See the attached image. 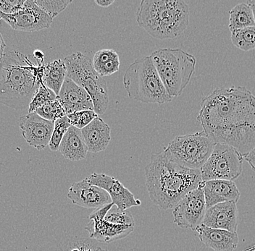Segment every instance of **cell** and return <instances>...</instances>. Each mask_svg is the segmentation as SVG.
Instances as JSON below:
<instances>
[{"mask_svg":"<svg viewBox=\"0 0 255 251\" xmlns=\"http://www.w3.org/2000/svg\"><path fill=\"white\" fill-rule=\"evenodd\" d=\"M55 122L40 117L39 114L28 113L19 118L22 136L29 146L42 151L49 145Z\"/></svg>","mask_w":255,"mask_h":251,"instance_id":"12","label":"cell"},{"mask_svg":"<svg viewBox=\"0 0 255 251\" xmlns=\"http://www.w3.org/2000/svg\"><path fill=\"white\" fill-rule=\"evenodd\" d=\"M66 65V78L87 92L92 98L94 110L98 115L106 112L109 104V93L106 81L97 73L92 60L81 52L72 54L64 59Z\"/></svg>","mask_w":255,"mask_h":251,"instance_id":"7","label":"cell"},{"mask_svg":"<svg viewBox=\"0 0 255 251\" xmlns=\"http://www.w3.org/2000/svg\"><path fill=\"white\" fill-rule=\"evenodd\" d=\"M150 57L168 94L179 96L195 71V57L181 49L167 48L155 51Z\"/></svg>","mask_w":255,"mask_h":251,"instance_id":"6","label":"cell"},{"mask_svg":"<svg viewBox=\"0 0 255 251\" xmlns=\"http://www.w3.org/2000/svg\"><path fill=\"white\" fill-rule=\"evenodd\" d=\"M57 98L55 93L41 83L28 106V113H34L40 107L47 103L55 101Z\"/></svg>","mask_w":255,"mask_h":251,"instance_id":"25","label":"cell"},{"mask_svg":"<svg viewBox=\"0 0 255 251\" xmlns=\"http://www.w3.org/2000/svg\"><path fill=\"white\" fill-rule=\"evenodd\" d=\"M36 5L54 19L67 8L72 0H34Z\"/></svg>","mask_w":255,"mask_h":251,"instance_id":"28","label":"cell"},{"mask_svg":"<svg viewBox=\"0 0 255 251\" xmlns=\"http://www.w3.org/2000/svg\"><path fill=\"white\" fill-rule=\"evenodd\" d=\"M67 117L71 126L81 130L99 117V115L96 113L95 110H83L68 114Z\"/></svg>","mask_w":255,"mask_h":251,"instance_id":"29","label":"cell"},{"mask_svg":"<svg viewBox=\"0 0 255 251\" xmlns=\"http://www.w3.org/2000/svg\"><path fill=\"white\" fill-rule=\"evenodd\" d=\"M237 203L229 201L218 203L207 209L202 225L213 229L237 233L239 211Z\"/></svg>","mask_w":255,"mask_h":251,"instance_id":"15","label":"cell"},{"mask_svg":"<svg viewBox=\"0 0 255 251\" xmlns=\"http://www.w3.org/2000/svg\"><path fill=\"white\" fill-rule=\"evenodd\" d=\"M36 113L42 118L54 122L66 116L65 109L57 98L55 101L47 103L45 105L40 107L36 111Z\"/></svg>","mask_w":255,"mask_h":251,"instance_id":"27","label":"cell"},{"mask_svg":"<svg viewBox=\"0 0 255 251\" xmlns=\"http://www.w3.org/2000/svg\"><path fill=\"white\" fill-rule=\"evenodd\" d=\"M231 40L237 48L245 52L255 49V26L231 31Z\"/></svg>","mask_w":255,"mask_h":251,"instance_id":"24","label":"cell"},{"mask_svg":"<svg viewBox=\"0 0 255 251\" xmlns=\"http://www.w3.org/2000/svg\"><path fill=\"white\" fill-rule=\"evenodd\" d=\"M229 29H243L247 27L255 26L253 9L247 3H240L229 11Z\"/></svg>","mask_w":255,"mask_h":251,"instance_id":"23","label":"cell"},{"mask_svg":"<svg viewBox=\"0 0 255 251\" xmlns=\"http://www.w3.org/2000/svg\"><path fill=\"white\" fill-rule=\"evenodd\" d=\"M215 144L202 130L177 136L163 151L170 160L183 167L200 169L211 155Z\"/></svg>","mask_w":255,"mask_h":251,"instance_id":"8","label":"cell"},{"mask_svg":"<svg viewBox=\"0 0 255 251\" xmlns=\"http://www.w3.org/2000/svg\"><path fill=\"white\" fill-rule=\"evenodd\" d=\"M25 0H0V12L13 15L23 8Z\"/></svg>","mask_w":255,"mask_h":251,"instance_id":"32","label":"cell"},{"mask_svg":"<svg viewBox=\"0 0 255 251\" xmlns=\"http://www.w3.org/2000/svg\"><path fill=\"white\" fill-rule=\"evenodd\" d=\"M86 179L92 185L105 190L111 197L112 203L121 211L141 204V201L135 199L134 195L115 177L104 173H93Z\"/></svg>","mask_w":255,"mask_h":251,"instance_id":"13","label":"cell"},{"mask_svg":"<svg viewBox=\"0 0 255 251\" xmlns=\"http://www.w3.org/2000/svg\"><path fill=\"white\" fill-rule=\"evenodd\" d=\"M145 177L151 201L165 211L173 209L203 182L199 169L183 167L170 160L164 151L151 156L145 167Z\"/></svg>","mask_w":255,"mask_h":251,"instance_id":"2","label":"cell"},{"mask_svg":"<svg viewBox=\"0 0 255 251\" xmlns=\"http://www.w3.org/2000/svg\"><path fill=\"white\" fill-rule=\"evenodd\" d=\"M5 42H4V39H3L2 36H1V33H0V63H1L3 57L4 56V54H5Z\"/></svg>","mask_w":255,"mask_h":251,"instance_id":"36","label":"cell"},{"mask_svg":"<svg viewBox=\"0 0 255 251\" xmlns=\"http://www.w3.org/2000/svg\"><path fill=\"white\" fill-rule=\"evenodd\" d=\"M197 120L215 144L245 157L255 147V96L244 86L217 88L201 101Z\"/></svg>","mask_w":255,"mask_h":251,"instance_id":"1","label":"cell"},{"mask_svg":"<svg viewBox=\"0 0 255 251\" xmlns=\"http://www.w3.org/2000/svg\"><path fill=\"white\" fill-rule=\"evenodd\" d=\"M0 18L14 30L24 32L49 28L53 22V19L36 5L34 0H25L23 8L13 15H4L0 12Z\"/></svg>","mask_w":255,"mask_h":251,"instance_id":"11","label":"cell"},{"mask_svg":"<svg viewBox=\"0 0 255 251\" xmlns=\"http://www.w3.org/2000/svg\"><path fill=\"white\" fill-rule=\"evenodd\" d=\"M118 58H119V54L113 49H101L97 51L94 55L93 61H92L94 68L95 70L97 69L99 67Z\"/></svg>","mask_w":255,"mask_h":251,"instance_id":"31","label":"cell"},{"mask_svg":"<svg viewBox=\"0 0 255 251\" xmlns=\"http://www.w3.org/2000/svg\"><path fill=\"white\" fill-rule=\"evenodd\" d=\"M71 126V123H70L69 120H68L67 116L56 120L55 125H54L52 137H51L49 145H48L51 151L57 152L59 150L60 143H61L65 133Z\"/></svg>","mask_w":255,"mask_h":251,"instance_id":"26","label":"cell"},{"mask_svg":"<svg viewBox=\"0 0 255 251\" xmlns=\"http://www.w3.org/2000/svg\"><path fill=\"white\" fill-rule=\"evenodd\" d=\"M58 151L70 161H81L86 159L88 149L81 130L70 127L60 143Z\"/></svg>","mask_w":255,"mask_h":251,"instance_id":"21","label":"cell"},{"mask_svg":"<svg viewBox=\"0 0 255 251\" xmlns=\"http://www.w3.org/2000/svg\"><path fill=\"white\" fill-rule=\"evenodd\" d=\"M203 182L213 179L234 181L243 170V157L226 144H215L211 155L200 168Z\"/></svg>","mask_w":255,"mask_h":251,"instance_id":"9","label":"cell"},{"mask_svg":"<svg viewBox=\"0 0 255 251\" xmlns=\"http://www.w3.org/2000/svg\"><path fill=\"white\" fill-rule=\"evenodd\" d=\"M207 209L218 203L238 202L241 193L234 181L213 179L203 182Z\"/></svg>","mask_w":255,"mask_h":251,"instance_id":"17","label":"cell"},{"mask_svg":"<svg viewBox=\"0 0 255 251\" xmlns=\"http://www.w3.org/2000/svg\"><path fill=\"white\" fill-rule=\"evenodd\" d=\"M36 66L28 57L8 50L0 63V103L15 110L27 109L42 82L44 60Z\"/></svg>","mask_w":255,"mask_h":251,"instance_id":"3","label":"cell"},{"mask_svg":"<svg viewBox=\"0 0 255 251\" xmlns=\"http://www.w3.org/2000/svg\"><path fill=\"white\" fill-rule=\"evenodd\" d=\"M114 206V204L113 203H109V204L105 205V206H102V207L96 209L93 212L91 213L89 215V218L90 220L92 219H105L106 217L108 211L111 210L112 208Z\"/></svg>","mask_w":255,"mask_h":251,"instance_id":"33","label":"cell"},{"mask_svg":"<svg viewBox=\"0 0 255 251\" xmlns=\"http://www.w3.org/2000/svg\"><path fill=\"white\" fill-rule=\"evenodd\" d=\"M137 23L155 39L181 36L189 22V5L182 0H142L135 13Z\"/></svg>","mask_w":255,"mask_h":251,"instance_id":"4","label":"cell"},{"mask_svg":"<svg viewBox=\"0 0 255 251\" xmlns=\"http://www.w3.org/2000/svg\"><path fill=\"white\" fill-rule=\"evenodd\" d=\"M247 4H248V5H250V7L253 9L255 23V0H250V1H247Z\"/></svg>","mask_w":255,"mask_h":251,"instance_id":"39","label":"cell"},{"mask_svg":"<svg viewBox=\"0 0 255 251\" xmlns=\"http://www.w3.org/2000/svg\"><path fill=\"white\" fill-rule=\"evenodd\" d=\"M67 196L73 204L86 209H98L112 203L105 190L89 183L87 179L72 184Z\"/></svg>","mask_w":255,"mask_h":251,"instance_id":"14","label":"cell"},{"mask_svg":"<svg viewBox=\"0 0 255 251\" xmlns=\"http://www.w3.org/2000/svg\"><path fill=\"white\" fill-rule=\"evenodd\" d=\"M107 222L115 225H131L135 227L134 219L130 212L121 211L116 208H112L105 218Z\"/></svg>","mask_w":255,"mask_h":251,"instance_id":"30","label":"cell"},{"mask_svg":"<svg viewBox=\"0 0 255 251\" xmlns=\"http://www.w3.org/2000/svg\"><path fill=\"white\" fill-rule=\"evenodd\" d=\"M109 251L105 250V249H100V251Z\"/></svg>","mask_w":255,"mask_h":251,"instance_id":"40","label":"cell"},{"mask_svg":"<svg viewBox=\"0 0 255 251\" xmlns=\"http://www.w3.org/2000/svg\"><path fill=\"white\" fill-rule=\"evenodd\" d=\"M88 152L99 153L108 148L111 141V129L103 119L97 117L81 129Z\"/></svg>","mask_w":255,"mask_h":251,"instance_id":"20","label":"cell"},{"mask_svg":"<svg viewBox=\"0 0 255 251\" xmlns=\"http://www.w3.org/2000/svg\"><path fill=\"white\" fill-rule=\"evenodd\" d=\"M124 85L129 97L140 102L162 104L173 99L165 89L150 56L137 59L128 68Z\"/></svg>","mask_w":255,"mask_h":251,"instance_id":"5","label":"cell"},{"mask_svg":"<svg viewBox=\"0 0 255 251\" xmlns=\"http://www.w3.org/2000/svg\"><path fill=\"white\" fill-rule=\"evenodd\" d=\"M33 56L37 61H42V60H44V54L41 50L37 49V50H35L33 52Z\"/></svg>","mask_w":255,"mask_h":251,"instance_id":"38","label":"cell"},{"mask_svg":"<svg viewBox=\"0 0 255 251\" xmlns=\"http://www.w3.org/2000/svg\"><path fill=\"white\" fill-rule=\"evenodd\" d=\"M67 68L62 60H55L48 63L44 68L42 82L46 87L52 90L58 96L64 81L66 79Z\"/></svg>","mask_w":255,"mask_h":251,"instance_id":"22","label":"cell"},{"mask_svg":"<svg viewBox=\"0 0 255 251\" xmlns=\"http://www.w3.org/2000/svg\"><path fill=\"white\" fill-rule=\"evenodd\" d=\"M66 116L83 110H94L92 98L84 88L66 78L57 96Z\"/></svg>","mask_w":255,"mask_h":251,"instance_id":"16","label":"cell"},{"mask_svg":"<svg viewBox=\"0 0 255 251\" xmlns=\"http://www.w3.org/2000/svg\"><path fill=\"white\" fill-rule=\"evenodd\" d=\"M100 249L101 248L95 247V246H92V245L83 243L75 246L70 251H99Z\"/></svg>","mask_w":255,"mask_h":251,"instance_id":"34","label":"cell"},{"mask_svg":"<svg viewBox=\"0 0 255 251\" xmlns=\"http://www.w3.org/2000/svg\"><path fill=\"white\" fill-rule=\"evenodd\" d=\"M195 231L199 239L205 246L215 251H234L238 247L237 233L213 229L204 225H199Z\"/></svg>","mask_w":255,"mask_h":251,"instance_id":"18","label":"cell"},{"mask_svg":"<svg viewBox=\"0 0 255 251\" xmlns=\"http://www.w3.org/2000/svg\"><path fill=\"white\" fill-rule=\"evenodd\" d=\"M92 239L102 243H110L126 238L134 230L131 225H115L105 219H92L86 227Z\"/></svg>","mask_w":255,"mask_h":251,"instance_id":"19","label":"cell"},{"mask_svg":"<svg viewBox=\"0 0 255 251\" xmlns=\"http://www.w3.org/2000/svg\"><path fill=\"white\" fill-rule=\"evenodd\" d=\"M95 2L101 7H108L115 2L114 0H95Z\"/></svg>","mask_w":255,"mask_h":251,"instance_id":"37","label":"cell"},{"mask_svg":"<svg viewBox=\"0 0 255 251\" xmlns=\"http://www.w3.org/2000/svg\"><path fill=\"white\" fill-rule=\"evenodd\" d=\"M245 160L248 162L249 165L251 167L252 169L255 172V147L250 153L244 157Z\"/></svg>","mask_w":255,"mask_h":251,"instance_id":"35","label":"cell"},{"mask_svg":"<svg viewBox=\"0 0 255 251\" xmlns=\"http://www.w3.org/2000/svg\"><path fill=\"white\" fill-rule=\"evenodd\" d=\"M207 207L203 191V182L200 186L188 193L173 208L174 223L183 229L195 231L206 213Z\"/></svg>","mask_w":255,"mask_h":251,"instance_id":"10","label":"cell"}]
</instances>
